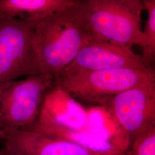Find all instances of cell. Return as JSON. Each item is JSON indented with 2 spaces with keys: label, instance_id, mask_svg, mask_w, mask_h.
<instances>
[{
  "label": "cell",
  "instance_id": "cell-1",
  "mask_svg": "<svg viewBox=\"0 0 155 155\" xmlns=\"http://www.w3.org/2000/svg\"><path fill=\"white\" fill-rule=\"evenodd\" d=\"M76 5L33 21V48L40 74L58 77L93 39L79 16Z\"/></svg>",
  "mask_w": 155,
  "mask_h": 155
},
{
  "label": "cell",
  "instance_id": "cell-2",
  "mask_svg": "<svg viewBox=\"0 0 155 155\" xmlns=\"http://www.w3.org/2000/svg\"><path fill=\"white\" fill-rule=\"evenodd\" d=\"M78 14L94 39L132 49L141 45V0H78Z\"/></svg>",
  "mask_w": 155,
  "mask_h": 155
},
{
  "label": "cell",
  "instance_id": "cell-3",
  "mask_svg": "<svg viewBox=\"0 0 155 155\" xmlns=\"http://www.w3.org/2000/svg\"><path fill=\"white\" fill-rule=\"evenodd\" d=\"M153 81L155 68H117L75 72L56 78L54 83L72 98L102 105L116 94Z\"/></svg>",
  "mask_w": 155,
  "mask_h": 155
},
{
  "label": "cell",
  "instance_id": "cell-4",
  "mask_svg": "<svg viewBox=\"0 0 155 155\" xmlns=\"http://www.w3.org/2000/svg\"><path fill=\"white\" fill-rule=\"evenodd\" d=\"M54 80L52 75L41 74L0 83V129H23L35 122Z\"/></svg>",
  "mask_w": 155,
  "mask_h": 155
},
{
  "label": "cell",
  "instance_id": "cell-5",
  "mask_svg": "<svg viewBox=\"0 0 155 155\" xmlns=\"http://www.w3.org/2000/svg\"><path fill=\"white\" fill-rule=\"evenodd\" d=\"M33 32V21L0 15V83L40 75Z\"/></svg>",
  "mask_w": 155,
  "mask_h": 155
},
{
  "label": "cell",
  "instance_id": "cell-6",
  "mask_svg": "<svg viewBox=\"0 0 155 155\" xmlns=\"http://www.w3.org/2000/svg\"><path fill=\"white\" fill-rule=\"evenodd\" d=\"M102 105L126 134L131 147L155 128V81L116 94Z\"/></svg>",
  "mask_w": 155,
  "mask_h": 155
},
{
  "label": "cell",
  "instance_id": "cell-7",
  "mask_svg": "<svg viewBox=\"0 0 155 155\" xmlns=\"http://www.w3.org/2000/svg\"><path fill=\"white\" fill-rule=\"evenodd\" d=\"M145 68L148 67L141 55L132 49L93 38L80 50L59 77L85 71Z\"/></svg>",
  "mask_w": 155,
  "mask_h": 155
},
{
  "label": "cell",
  "instance_id": "cell-8",
  "mask_svg": "<svg viewBox=\"0 0 155 155\" xmlns=\"http://www.w3.org/2000/svg\"><path fill=\"white\" fill-rule=\"evenodd\" d=\"M7 155H99L66 139L25 129L1 130Z\"/></svg>",
  "mask_w": 155,
  "mask_h": 155
},
{
  "label": "cell",
  "instance_id": "cell-9",
  "mask_svg": "<svg viewBox=\"0 0 155 155\" xmlns=\"http://www.w3.org/2000/svg\"><path fill=\"white\" fill-rule=\"evenodd\" d=\"M35 122L52 124L74 130L84 129L88 116L83 109L70 100L64 103L56 91L45 94Z\"/></svg>",
  "mask_w": 155,
  "mask_h": 155
},
{
  "label": "cell",
  "instance_id": "cell-10",
  "mask_svg": "<svg viewBox=\"0 0 155 155\" xmlns=\"http://www.w3.org/2000/svg\"><path fill=\"white\" fill-rule=\"evenodd\" d=\"M78 0H0V15L34 21L72 7Z\"/></svg>",
  "mask_w": 155,
  "mask_h": 155
},
{
  "label": "cell",
  "instance_id": "cell-11",
  "mask_svg": "<svg viewBox=\"0 0 155 155\" xmlns=\"http://www.w3.org/2000/svg\"><path fill=\"white\" fill-rule=\"evenodd\" d=\"M148 18L143 31L140 47L143 50L142 59L148 68H154L155 59V0L143 1Z\"/></svg>",
  "mask_w": 155,
  "mask_h": 155
},
{
  "label": "cell",
  "instance_id": "cell-12",
  "mask_svg": "<svg viewBox=\"0 0 155 155\" xmlns=\"http://www.w3.org/2000/svg\"><path fill=\"white\" fill-rule=\"evenodd\" d=\"M126 155H155V128L137 139Z\"/></svg>",
  "mask_w": 155,
  "mask_h": 155
},
{
  "label": "cell",
  "instance_id": "cell-13",
  "mask_svg": "<svg viewBox=\"0 0 155 155\" xmlns=\"http://www.w3.org/2000/svg\"><path fill=\"white\" fill-rule=\"evenodd\" d=\"M0 155H7L6 154L5 152L4 151V150H0Z\"/></svg>",
  "mask_w": 155,
  "mask_h": 155
},
{
  "label": "cell",
  "instance_id": "cell-14",
  "mask_svg": "<svg viewBox=\"0 0 155 155\" xmlns=\"http://www.w3.org/2000/svg\"><path fill=\"white\" fill-rule=\"evenodd\" d=\"M0 141H2V134H1V130L0 129Z\"/></svg>",
  "mask_w": 155,
  "mask_h": 155
}]
</instances>
